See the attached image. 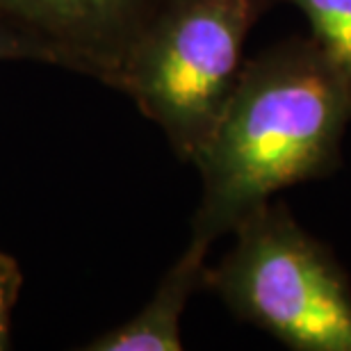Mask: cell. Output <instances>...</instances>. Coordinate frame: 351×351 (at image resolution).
<instances>
[{"label": "cell", "mask_w": 351, "mask_h": 351, "mask_svg": "<svg viewBox=\"0 0 351 351\" xmlns=\"http://www.w3.org/2000/svg\"><path fill=\"white\" fill-rule=\"evenodd\" d=\"M349 121L351 89L311 37L247 60L192 162L201 173L192 237L213 244L280 189L328 176Z\"/></svg>", "instance_id": "obj_1"}, {"label": "cell", "mask_w": 351, "mask_h": 351, "mask_svg": "<svg viewBox=\"0 0 351 351\" xmlns=\"http://www.w3.org/2000/svg\"><path fill=\"white\" fill-rule=\"evenodd\" d=\"M271 0H165L139 32L117 89L160 125L182 162L215 130L244 66V44Z\"/></svg>", "instance_id": "obj_2"}, {"label": "cell", "mask_w": 351, "mask_h": 351, "mask_svg": "<svg viewBox=\"0 0 351 351\" xmlns=\"http://www.w3.org/2000/svg\"><path fill=\"white\" fill-rule=\"evenodd\" d=\"M206 287L237 319L297 351H351V283L331 249L269 201L235 226Z\"/></svg>", "instance_id": "obj_3"}, {"label": "cell", "mask_w": 351, "mask_h": 351, "mask_svg": "<svg viewBox=\"0 0 351 351\" xmlns=\"http://www.w3.org/2000/svg\"><path fill=\"white\" fill-rule=\"evenodd\" d=\"M165 0H0V14L46 48L53 66L117 89L139 32Z\"/></svg>", "instance_id": "obj_4"}, {"label": "cell", "mask_w": 351, "mask_h": 351, "mask_svg": "<svg viewBox=\"0 0 351 351\" xmlns=\"http://www.w3.org/2000/svg\"><path fill=\"white\" fill-rule=\"evenodd\" d=\"M210 242L192 237L137 315L87 342V351H180V322L189 297L206 287Z\"/></svg>", "instance_id": "obj_5"}, {"label": "cell", "mask_w": 351, "mask_h": 351, "mask_svg": "<svg viewBox=\"0 0 351 351\" xmlns=\"http://www.w3.org/2000/svg\"><path fill=\"white\" fill-rule=\"evenodd\" d=\"M276 3V0H271ZM304 12L311 39L351 89V0H287Z\"/></svg>", "instance_id": "obj_6"}, {"label": "cell", "mask_w": 351, "mask_h": 351, "mask_svg": "<svg viewBox=\"0 0 351 351\" xmlns=\"http://www.w3.org/2000/svg\"><path fill=\"white\" fill-rule=\"evenodd\" d=\"M23 271L16 258L0 251V351L12 347V313L19 304Z\"/></svg>", "instance_id": "obj_7"}, {"label": "cell", "mask_w": 351, "mask_h": 351, "mask_svg": "<svg viewBox=\"0 0 351 351\" xmlns=\"http://www.w3.org/2000/svg\"><path fill=\"white\" fill-rule=\"evenodd\" d=\"M41 62V64H51L46 48L37 39L30 37L19 23L0 14V62Z\"/></svg>", "instance_id": "obj_8"}]
</instances>
